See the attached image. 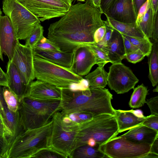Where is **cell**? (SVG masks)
<instances>
[{"instance_id": "1", "label": "cell", "mask_w": 158, "mask_h": 158, "mask_svg": "<svg viewBox=\"0 0 158 158\" xmlns=\"http://www.w3.org/2000/svg\"><path fill=\"white\" fill-rule=\"evenodd\" d=\"M102 14L85 3L72 5L60 19L50 24L47 38L62 51L73 52L80 45L94 44L95 31L105 25Z\"/></svg>"}, {"instance_id": "2", "label": "cell", "mask_w": 158, "mask_h": 158, "mask_svg": "<svg viewBox=\"0 0 158 158\" xmlns=\"http://www.w3.org/2000/svg\"><path fill=\"white\" fill-rule=\"evenodd\" d=\"M60 111L63 114L88 112L94 116L102 114L115 115L111 101L113 95L105 88H89L73 91L69 88H60Z\"/></svg>"}, {"instance_id": "3", "label": "cell", "mask_w": 158, "mask_h": 158, "mask_svg": "<svg viewBox=\"0 0 158 158\" xmlns=\"http://www.w3.org/2000/svg\"><path fill=\"white\" fill-rule=\"evenodd\" d=\"M60 101L40 100L29 96L23 98L18 110L23 131L38 128L48 123L54 114L60 110Z\"/></svg>"}, {"instance_id": "4", "label": "cell", "mask_w": 158, "mask_h": 158, "mask_svg": "<svg viewBox=\"0 0 158 158\" xmlns=\"http://www.w3.org/2000/svg\"><path fill=\"white\" fill-rule=\"evenodd\" d=\"M52 127L51 120L41 127L20 132L12 141L7 158H32L40 150L48 148Z\"/></svg>"}, {"instance_id": "5", "label": "cell", "mask_w": 158, "mask_h": 158, "mask_svg": "<svg viewBox=\"0 0 158 158\" xmlns=\"http://www.w3.org/2000/svg\"><path fill=\"white\" fill-rule=\"evenodd\" d=\"M119 133L115 115L102 114L95 116L78 125L75 137V149L87 144V142L90 138L94 139L99 146L116 136Z\"/></svg>"}, {"instance_id": "6", "label": "cell", "mask_w": 158, "mask_h": 158, "mask_svg": "<svg viewBox=\"0 0 158 158\" xmlns=\"http://www.w3.org/2000/svg\"><path fill=\"white\" fill-rule=\"evenodd\" d=\"M33 64L35 78L60 88L69 87L73 85L81 83L84 79L69 69L34 55Z\"/></svg>"}, {"instance_id": "7", "label": "cell", "mask_w": 158, "mask_h": 158, "mask_svg": "<svg viewBox=\"0 0 158 158\" xmlns=\"http://www.w3.org/2000/svg\"><path fill=\"white\" fill-rule=\"evenodd\" d=\"M63 114L60 111L53 116L52 127L48 147L62 155L71 158L75 148V137L78 125L73 122L66 124L62 121Z\"/></svg>"}, {"instance_id": "8", "label": "cell", "mask_w": 158, "mask_h": 158, "mask_svg": "<svg viewBox=\"0 0 158 158\" xmlns=\"http://www.w3.org/2000/svg\"><path fill=\"white\" fill-rule=\"evenodd\" d=\"M2 10L9 18L18 40H26L39 25V19L17 0H3Z\"/></svg>"}, {"instance_id": "9", "label": "cell", "mask_w": 158, "mask_h": 158, "mask_svg": "<svg viewBox=\"0 0 158 158\" xmlns=\"http://www.w3.org/2000/svg\"><path fill=\"white\" fill-rule=\"evenodd\" d=\"M151 146L147 143H134L121 135L99 145L98 148L107 157L146 158Z\"/></svg>"}, {"instance_id": "10", "label": "cell", "mask_w": 158, "mask_h": 158, "mask_svg": "<svg viewBox=\"0 0 158 158\" xmlns=\"http://www.w3.org/2000/svg\"><path fill=\"white\" fill-rule=\"evenodd\" d=\"M41 22L62 17L72 6L71 0H17Z\"/></svg>"}, {"instance_id": "11", "label": "cell", "mask_w": 158, "mask_h": 158, "mask_svg": "<svg viewBox=\"0 0 158 158\" xmlns=\"http://www.w3.org/2000/svg\"><path fill=\"white\" fill-rule=\"evenodd\" d=\"M139 81L132 70L122 63L112 64L109 67L107 85L117 94L133 89Z\"/></svg>"}, {"instance_id": "12", "label": "cell", "mask_w": 158, "mask_h": 158, "mask_svg": "<svg viewBox=\"0 0 158 158\" xmlns=\"http://www.w3.org/2000/svg\"><path fill=\"white\" fill-rule=\"evenodd\" d=\"M32 48L19 41L14 50L12 62L19 72L24 83L29 85L35 78Z\"/></svg>"}, {"instance_id": "13", "label": "cell", "mask_w": 158, "mask_h": 158, "mask_svg": "<svg viewBox=\"0 0 158 158\" xmlns=\"http://www.w3.org/2000/svg\"><path fill=\"white\" fill-rule=\"evenodd\" d=\"M72 63L69 69L74 73L82 77L87 75L96 64L93 51L88 45H81L73 51Z\"/></svg>"}, {"instance_id": "14", "label": "cell", "mask_w": 158, "mask_h": 158, "mask_svg": "<svg viewBox=\"0 0 158 158\" xmlns=\"http://www.w3.org/2000/svg\"><path fill=\"white\" fill-rule=\"evenodd\" d=\"M9 17H0V59L3 60V55L7 56L9 60L13 58L15 48L19 42Z\"/></svg>"}, {"instance_id": "15", "label": "cell", "mask_w": 158, "mask_h": 158, "mask_svg": "<svg viewBox=\"0 0 158 158\" xmlns=\"http://www.w3.org/2000/svg\"><path fill=\"white\" fill-rule=\"evenodd\" d=\"M104 14L120 22L135 23L137 15L132 0H117Z\"/></svg>"}, {"instance_id": "16", "label": "cell", "mask_w": 158, "mask_h": 158, "mask_svg": "<svg viewBox=\"0 0 158 158\" xmlns=\"http://www.w3.org/2000/svg\"><path fill=\"white\" fill-rule=\"evenodd\" d=\"M27 96L40 100H60L61 91L60 88L37 80L30 84Z\"/></svg>"}, {"instance_id": "17", "label": "cell", "mask_w": 158, "mask_h": 158, "mask_svg": "<svg viewBox=\"0 0 158 158\" xmlns=\"http://www.w3.org/2000/svg\"><path fill=\"white\" fill-rule=\"evenodd\" d=\"M6 73L8 77L7 87L16 95L20 102L28 95L30 85L24 83L19 72L11 61L8 62Z\"/></svg>"}, {"instance_id": "18", "label": "cell", "mask_w": 158, "mask_h": 158, "mask_svg": "<svg viewBox=\"0 0 158 158\" xmlns=\"http://www.w3.org/2000/svg\"><path fill=\"white\" fill-rule=\"evenodd\" d=\"M101 48L107 54L112 64L121 63L122 60L125 58L123 37L121 34L116 30L114 29L111 38L107 44Z\"/></svg>"}, {"instance_id": "19", "label": "cell", "mask_w": 158, "mask_h": 158, "mask_svg": "<svg viewBox=\"0 0 158 158\" xmlns=\"http://www.w3.org/2000/svg\"><path fill=\"white\" fill-rule=\"evenodd\" d=\"M122 135L134 143L152 144L158 137V131L140 124L129 129Z\"/></svg>"}, {"instance_id": "20", "label": "cell", "mask_w": 158, "mask_h": 158, "mask_svg": "<svg viewBox=\"0 0 158 158\" xmlns=\"http://www.w3.org/2000/svg\"><path fill=\"white\" fill-rule=\"evenodd\" d=\"M33 49L34 56L67 68L70 69L71 66L73 52L45 51Z\"/></svg>"}, {"instance_id": "21", "label": "cell", "mask_w": 158, "mask_h": 158, "mask_svg": "<svg viewBox=\"0 0 158 158\" xmlns=\"http://www.w3.org/2000/svg\"><path fill=\"white\" fill-rule=\"evenodd\" d=\"M119 133L122 132L141 124L146 117H139L131 110H115Z\"/></svg>"}, {"instance_id": "22", "label": "cell", "mask_w": 158, "mask_h": 158, "mask_svg": "<svg viewBox=\"0 0 158 158\" xmlns=\"http://www.w3.org/2000/svg\"><path fill=\"white\" fill-rule=\"evenodd\" d=\"M2 86L0 85V117L8 131V129L14 131L18 128L20 124L19 111L15 113L9 110L4 99Z\"/></svg>"}, {"instance_id": "23", "label": "cell", "mask_w": 158, "mask_h": 158, "mask_svg": "<svg viewBox=\"0 0 158 158\" xmlns=\"http://www.w3.org/2000/svg\"><path fill=\"white\" fill-rule=\"evenodd\" d=\"M106 17V20L104 22L105 25L120 33L132 37L140 38L146 37L135 23H123Z\"/></svg>"}, {"instance_id": "24", "label": "cell", "mask_w": 158, "mask_h": 158, "mask_svg": "<svg viewBox=\"0 0 158 158\" xmlns=\"http://www.w3.org/2000/svg\"><path fill=\"white\" fill-rule=\"evenodd\" d=\"M150 54L148 56L149 66L148 78L152 85L154 87L158 83V42H152Z\"/></svg>"}, {"instance_id": "25", "label": "cell", "mask_w": 158, "mask_h": 158, "mask_svg": "<svg viewBox=\"0 0 158 158\" xmlns=\"http://www.w3.org/2000/svg\"><path fill=\"white\" fill-rule=\"evenodd\" d=\"M108 73L104 67H98L85 77L88 81L89 87L104 88L107 84Z\"/></svg>"}, {"instance_id": "26", "label": "cell", "mask_w": 158, "mask_h": 158, "mask_svg": "<svg viewBox=\"0 0 158 158\" xmlns=\"http://www.w3.org/2000/svg\"><path fill=\"white\" fill-rule=\"evenodd\" d=\"M107 157L98 148L85 144L75 148L73 151L71 158H103Z\"/></svg>"}, {"instance_id": "27", "label": "cell", "mask_w": 158, "mask_h": 158, "mask_svg": "<svg viewBox=\"0 0 158 158\" xmlns=\"http://www.w3.org/2000/svg\"><path fill=\"white\" fill-rule=\"evenodd\" d=\"M133 89L129 105L132 108H137L142 106L145 103L148 90L147 88L143 84Z\"/></svg>"}, {"instance_id": "28", "label": "cell", "mask_w": 158, "mask_h": 158, "mask_svg": "<svg viewBox=\"0 0 158 158\" xmlns=\"http://www.w3.org/2000/svg\"><path fill=\"white\" fill-rule=\"evenodd\" d=\"M153 22V13L150 3L146 13L138 26L144 35L149 39L152 37Z\"/></svg>"}, {"instance_id": "29", "label": "cell", "mask_w": 158, "mask_h": 158, "mask_svg": "<svg viewBox=\"0 0 158 158\" xmlns=\"http://www.w3.org/2000/svg\"><path fill=\"white\" fill-rule=\"evenodd\" d=\"M123 35L143 53L145 56L148 57L149 56L151 52L152 46V42L150 39L147 37L140 38Z\"/></svg>"}, {"instance_id": "30", "label": "cell", "mask_w": 158, "mask_h": 158, "mask_svg": "<svg viewBox=\"0 0 158 158\" xmlns=\"http://www.w3.org/2000/svg\"><path fill=\"white\" fill-rule=\"evenodd\" d=\"M2 93L4 99L9 110L13 112H17L20 103L17 96L6 86L2 87Z\"/></svg>"}, {"instance_id": "31", "label": "cell", "mask_w": 158, "mask_h": 158, "mask_svg": "<svg viewBox=\"0 0 158 158\" xmlns=\"http://www.w3.org/2000/svg\"><path fill=\"white\" fill-rule=\"evenodd\" d=\"M89 45L94 53L98 67H104L106 64L110 62L107 54L101 47L95 44Z\"/></svg>"}, {"instance_id": "32", "label": "cell", "mask_w": 158, "mask_h": 158, "mask_svg": "<svg viewBox=\"0 0 158 158\" xmlns=\"http://www.w3.org/2000/svg\"><path fill=\"white\" fill-rule=\"evenodd\" d=\"M44 27L40 24L33 30L25 40V45L33 49L44 36Z\"/></svg>"}, {"instance_id": "33", "label": "cell", "mask_w": 158, "mask_h": 158, "mask_svg": "<svg viewBox=\"0 0 158 158\" xmlns=\"http://www.w3.org/2000/svg\"><path fill=\"white\" fill-rule=\"evenodd\" d=\"M33 49L45 51H61L51 41L43 36Z\"/></svg>"}, {"instance_id": "34", "label": "cell", "mask_w": 158, "mask_h": 158, "mask_svg": "<svg viewBox=\"0 0 158 158\" xmlns=\"http://www.w3.org/2000/svg\"><path fill=\"white\" fill-rule=\"evenodd\" d=\"M32 158H59L64 157L53 150L49 148H47L40 151L35 154Z\"/></svg>"}, {"instance_id": "35", "label": "cell", "mask_w": 158, "mask_h": 158, "mask_svg": "<svg viewBox=\"0 0 158 158\" xmlns=\"http://www.w3.org/2000/svg\"><path fill=\"white\" fill-rule=\"evenodd\" d=\"M11 143L8 137L0 135V158H7Z\"/></svg>"}, {"instance_id": "36", "label": "cell", "mask_w": 158, "mask_h": 158, "mask_svg": "<svg viewBox=\"0 0 158 158\" xmlns=\"http://www.w3.org/2000/svg\"><path fill=\"white\" fill-rule=\"evenodd\" d=\"M141 124L158 131V115L150 114L146 116Z\"/></svg>"}, {"instance_id": "37", "label": "cell", "mask_w": 158, "mask_h": 158, "mask_svg": "<svg viewBox=\"0 0 158 158\" xmlns=\"http://www.w3.org/2000/svg\"><path fill=\"white\" fill-rule=\"evenodd\" d=\"M145 56L143 53L138 49L134 52L126 54L125 58L129 62L135 64L142 60Z\"/></svg>"}, {"instance_id": "38", "label": "cell", "mask_w": 158, "mask_h": 158, "mask_svg": "<svg viewBox=\"0 0 158 158\" xmlns=\"http://www.w3.org/2000/svg\"><path fill=\"white\" fill-rule=\"evenodd\" d=\"M73 113H75L76 118V123L78 125L90 119L94 116V115L93 113L88 112Z\"/></svg>"}, {"instance_id": "39", "label": "cell", "mask_w": 158, "mask_h": 158, "mask_svg": "<svg viewBox=\"0 0 158 158\" xmlns=\"http://www.w3.org/2000/svg\"><path fill=\"white\" fill-rule=\"evenodd\" d=\"M149 107L151 115H158V96L147 99L145 103Z\"/></svg>"}, {"instance_id": "40", "label": "cell", "mask_w": 158, "mask_h": 158, "mask_svg": "<svg viewBox=\"0 0 158 158\" xmlns=\"http://www.w3.org/2000/svg\"><path fill=\"white\" fill-rule=\"evenodd\" d=\"M149 3L150 0H147L139 7L135 22V24L137 27L146 13L149 7Z\"/></svg>"}, {"instance_id": "41", "label": "cell", "mask_w": 158, "mask_h": 158, "mask_svg": "<svg viewBox=\"0 0 158 158\" xmlns=\"http://www.w3.org/2000/svg\"><path fill=\"white\" fill-rule=\"evenodd\" d=\"M121 34L123 38L125 55L139 49L123 35Z\"/></svg>"}, {"instance_id": "42", "label": "cell", "mask_w": 158, "mask_h": 158, "mask_svg": "<svg viewBox=\"0 0 158 158\" xmlns=\"http://www.w3.org/2000/svg\"><path fill=\"white\" fill-rule=\"evenodd\" d=\"M152 42H158V13L153 15V22L152 27Z\"/></svg>"}, {"instance_id": "43", "label": "cell", "mask_w": 158, "mask_h": 158, "mask_svg": "<svg viewBox=\"0 0 158 158\" xmlns=\"http://www.w3.org/2000/svg\"><path fill=\"white\" fill-rule=\"evenodd\" d=\"M105 26L106 27V31L102 39L98 43L96 44L101 47L104 46L107 44L110 40L114 31L113 29L106 25Z\"/></svg>"}, {"instance_id": "44", "label": "cell", "mask_w": 158, "mask_h": 158, "mask_svg": "<svg viewBox=\"0 0 158 158\" xmlns=\"http://www.w3.org/2000/svg\"><path fill=\"white\" fill-rule=\"evenodd\" d=\"M106 31V27L105 25L98 28L95 31L94 34L95 44L100 41L103 39Z\"/></svg>"}, {"instance_id": "45", "label": "cell", "mask_w": 158, "mask_h": 158, "mask_svg": "<svg viewBox=\"0 0 158 158\" xmlns=\"http://www.w3.org/2000/svg\"><path fill=\"white\" fill-rule=\"evenodd\" d=\"M117 0H101V11L104 14L111 7Z\"/></svg>"}, {"instance_id": "46", "label": "cell", "mask_w": 158, "mask_h": 158, "mask_svg": "<svg viewBox=\"0 0 158 158\" xmlns=\"http://www.w3.org/2000/svg\"><path fill=\"white\" fill-rule=\"evenodd\" d=\"M8 77L0 67V85L3 86H8Z\"/></svg>"}, {"instance_id": "47", "label": "cell", "mask_w": 158, "mask_h": 158, "mask_svg": "<svg viewBox=\"0 0 158 158\" xmlns=\"http://www.w3.org/2000/svg\"><path fill=\"white\" fill-rule=\"evenodd\" d=\"M0 135L7 137L9 138V140L10 141V138L11 137V135L6 129L4 123L0 117Z\"/></svg>"}, {"instance_id": "48", "label": "cell", "mask_w": 158, "mask_h": 158, "mask_svg": "<svg viewBox=\"0 0 158 158\" xmlns=\"http://www.w3.org/2000/svg\"><path fill=\"white\" fill-rule=\"evenodd\" d=\"M101 1V0H85V3L101 12L100 7Z\"/></svg>"}, {"instance_id": "49", "label": "cell", "mask_w": 158, "mask_h": 158, "mask_svg": "<svg viewBox=\"0 0 158 158\" xmlns=\"http://www.w3.org/2000/svg\"><path fill=\"white\" fill-rule=\"evenodd\" d=\"M150 153L158 155V137L151 144Z\"/></svg>"}, {"instance_id": "50", "label": "cell", "mask_w": 158, "mask_h": 158, "mask_svg": "<svg viewBox=\"0 0 158 158\" xmlns=\"http://www.w3.org/2000/svg\"><path fill=\"white\" fill-rule=\"evenodd\" d=\"M146 0H133V4L135 11L137 15L139 7Z\"/></svg>"}, {"instance_id": "51", "label": "cell", "mask_w": 158, "mask_h": 158, "mask_svg": "<svg viewBox=\"0 0 158 158\" xmlns=\"http://www.w3.org/2000/svg\"><path fill=\"white\" fill-rule=\"evenodd\" d=\"M150 3L153 15L158 13V0H150Z\"/></svg>"}, {"instance_id": "52", "label": "cell", "mask_w": 158, "mask_h": 158, "mask_svg": "<svg viewBox=\"0 0 158 158\" xmlns=\"http://www.w3.org/2000/svg\"><path fill=\"white\" fill-rule=\"evenodd\" d=\"M86 144L92 147L98 148L99 146L97 144L95 140L93 138L89 139L87 142Z\"/></svg>"}, {"instance_id": "53", "label": "cell", "mask_w": 158, "mask_h": 158, "mask_svg": "<svg viewBox=\"0 0 158 158\" xmlns=\"http://www.w3.org/2000/svg\"><path fill=\"white\" fill-rule=\"evenodd\" d=\"M132 112L136 116L139 117H145L143 115V113L142 110H131Z\"/></svg>"}, {"instance_id": "54", "label": "cell", "mask_w": 158, "mask_h": 158, "mask_svg": "<svg viewBox=\"0 0 158 158\" xmlns=\"http://www.w3.org/2000/svg\"><path fill=\"white\" fill-rule=\"evenodd\" d=\"M153 92H158V85H156V88L154 89L153 90Z\"/></svg>"}, {"instance_id": "55", "label": "cell", "mask_w": 158, "mask_h": 158, "mask_svg": "<svg viewBox=\"0 0 158 158\" xmlns=\"http://www.w3.org/2000/svg\"><path fill=\"white\" fill-rule=\"evenodd\" d=\"M71 0L73 1V0ZM77 0L79 1H81V2H85V0Z\"/></svg>"}, {"instance_id": "56", "label": "cell", "mask_w": 158, "mask_h": 158, "mask_svg": "<svg viewBox=\"0 0 158 158\" xmlns=\"http://www.w3.org/2000/svg\"><path fill=\"white\" fill-rule=\"evenodd\" d=\"M2 11L1 10V9H0V16L2 15Z\"/></svg>"}, {"instance_id": "57", "label": "cell", "mask_w": 158, "mask_h": 158, "mask_svg": "<svg viewBox=\"0 0 158 158\" xmlns=\"http://www.w3.org/2000/svg\"><path fill=\"white\" fill-rule=\"evenodd\" d=\"M132 1H133V0H132Z\"/></svg>"}]
</instances>
